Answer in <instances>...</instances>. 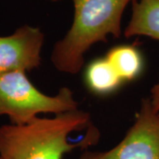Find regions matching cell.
<instances>
[{
    "mask_svg": "<svg viewBox=\"0 0 159 159\" xmlns=\"http://www.w3.org/2000/svg\"><path fill=\"white\" fill-rule=\"evenodd\" d=\"M90 114L76 110L37 117L24 125H0L1 159H63L76 148H87L96 144L98 132H90L85 139L70 142V135L90 123Z\"/></svg>",
    "mask_w": 159,
    "mask_h": 159,
    "instance_id": "cell-1",
    "label": "cell"
},
{
    "mask_svg": "<svg viewBox=\"0 0 159 159\" xmlns=\"http://www.w3.org/2000/svg\"><path fill=\"white\" fill-rule=\"evenodd\" d=\"M134 0H73L72 26L62 39L55 43L51 59L60 73L77 74L83 67L86 53L109 35H121L123 13Z\"/></svg>",
    "mask_w": 159,
    "mask_h": 159,
    "instance_id": "cell-2",
    "label": "cell"
},
{
    "mask_svg": "<svg viewBox=\"0 0 159 159\" xmlns=\"http://www.w3.org/2000/svg\"><path fill=\"white\" fill-rule=\"evenodd\" d=\"M79 102L71 89L62 87L48 96L30 81L26 73L0 75V117L7 116L11 125H24L42 113L57 115L78 110Z\"/></svg>",
    "mask_w": 159,
    "mask_h": 159,
    "instance_id": "cell-3",
    "label": "cell"
},
{
    "mask_svg": "<svg viewBox=\"0 0 159 159\" xmlns=\"http://www.w3.org/2000/svg\"><path fill=\"white\" fill-rule=\"evenodd\" d=\"M80 159H159V113L144 98L134 125L117 146L106 151H84Z\"/></svg>",
    "mask_w": 159,
    "mask_h": 159,
    "instance_id": "cell-4",
    "label": "cell"
},
{
    "mask_svg": "<svg viewBox=\"0 0 159 159\" xmlns=\"http://www.w3.org/2000/svg\"><path fill=\"white\" fill-rule=\"evenodd\" d=\"M44 39L43 32L30 25H23L12 34L0 36V75L38 68Z\"/></svg>",
    "mask_w": 159,
    "mask_h": 159,
    "instance_id": "cell-5",
    "label": "cell"
},
{
    "mask_svg": "<svg viewBox=\"0 0 159 159\" xmlns=\"http://www.w3.org/2000/svg\"><path fill=\"white\" fill-rule=\"evenodd\" d=\"M126 38L147 36L159 41V0H134L132 13L124 30Z\"/></svg>",
    "mask_w": 159,
    "mask_h": 159,
    "instance_id": "cell-6",
    "label": "cell"
},
{
    "mask_svg": "<svg viewBox=\"0 0 159 159\" xmlns=\"http://www.w3.org/2000/svg\"><path fill=\"white\" fill-rule=\"evenodd\" d=\"M105 57L124 81L136 80L143 72L144 59L141 51L134 44L115 46Z\"/></svg>",
    "mask_w": 159,
    "mask_h": 159,
    "instance_id": "cell-7",
    "label": "cell"
},
{
    "mask_svg": "<svg viewBox=\"0 0 159 159\" xmlns=\"http://www.w3.org/2000/svg\"><path fill=\"white\" fill-rule=\"evenodd\" d=\"M85 82L92 93L106 96L117 90L123 80L104 57L89 63L86 68Z\"/></svg>",
    "mask_w": 159,
    "mask_h": 159,
    "instance_id": "cell-8",
    "label": "cell"
},
{
    "mask_svg": "<svg viewBox=\"0 0 159 159\" xmlns=\"http://www.w3.org/2000/svg\"><path fill=\"white\" fill-rule=\"evenodd\" d=\"M150 100L155 110L159 113V79L150 90Z\"/></svg>",
    "mask_w": 159,
    "mask_h": 159,
    "instance_id": "cell-9",
    "label": "cell"
},
{
    "mask_svg": "<svg viewBox=\"0 0 159 159\" xmlns=\"http://www.w3.org/2000/svg\"><path fill=\"white\" fill-rule=\"evenodd\" d=\"M50 1H52V2H57V1H60V0H50Z\"/></svg>",
    "mask_w": 159,
    "mask_h": 159,
    "instance_id": "cell-10",
    "label": "cell"
},
{
    "mask_svg": "<svg viewBox=\"0 0 159 159\" xmlns=\"http://www.w3.org/2000/svg\"><path fill=\"white\" fill-rule=\"evenodd\" d=\"M0 159H1V158H0Z\"/></svg>",
    "mask_w": 159,
    "mask_h": 159,
    "instance_id": "cell-11",
    "label": "cell"
}]
</instances>
